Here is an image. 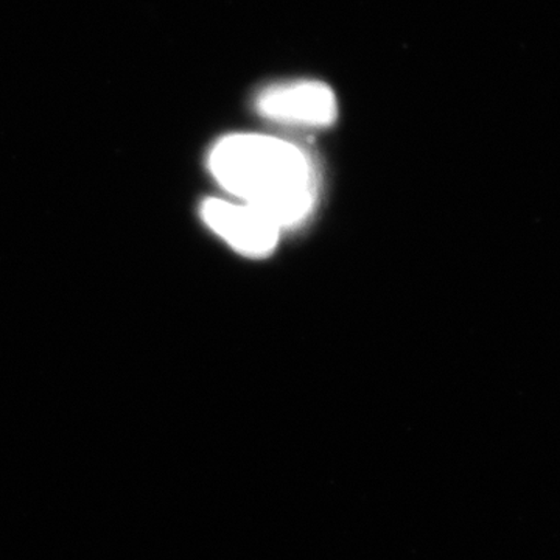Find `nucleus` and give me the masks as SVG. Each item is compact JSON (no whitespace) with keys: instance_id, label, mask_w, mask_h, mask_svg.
Wrapping results in <instances>:
<instances>
[{"instance_id":"obj_2","label":"nucleus","mask_w":560,"mask_h":560,"mask_svg":"<svg viewBox=\"0 0 560 560\" xmlns=\"http://www.w3.org/2000/svg\"><path fill=\"white\" fill-rule=\"evenodd\" d=\"M256 109L265 119L298 128H326L338 117L337 95L320 81L272 84L257 95Z\"/></svg>"},{"instance_id":"obj_3","label":"nucleus","mask_w":560,"mask_h":560,"mask_svg":"<svg viewBox=\"0 0 560 560\" xmlns=\"http://www.w3.org/2000/svg\"><path fill=\"white\" fill-rule=\"evenodd\" d=\"M201 219L232 249L249 259H265L278 248L282 230L264 212L242 201L209 198Z\"/></svg>"},{"instance_id":"obj_1","label":"nucleus","mask_w":560,"mask_h":560,"mask_svg":"<svg viewBox=\"0 0 560 560\" xmlns=\"http://www.w3.org/2000/svg\"><path fill=\"white\" fill-rule=\"evenodd\" d=\"M209 171L234 200L270 217L280 230L311 219L319 201V175L311 154L275 136L237 132L210 150Z\"/></svg>"}]
</instances>
